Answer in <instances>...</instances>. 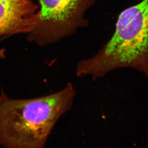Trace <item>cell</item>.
Segmentation results:
<instances>
[{"label":"cell","instance_id":"obj_1","mask_svg":"<svg viewBox=\"0 0 148 148\" xmlns=\"http://www.w3.org/2000/svg\"><path fill=\"white\" fill-rule=\"evenodd\" d=\"M76 91L71 83L61 91L38 98L13 99L0 95V146L44 148L60 118L73 106Z\"/></svg>","mask_w":148,"mask_h":148},{"label":"cell","instance_id":"obj_4","mask_svg":"<svg viewBox=\"0 0 148 148\" xmlns=\"http://www.w3.org/2000/svg\"><path fill=\"white\" fill-rule=\"evenodd\" d=\"M38 8L31 0H0V38L31 32Z\"/></svg>","mask_w":148,"mask_h":148},{"label":"cell","instance_id":"obj_5","mask_svg":"<svg viewBox=\"0 0 148 148\" xmlns=\"http://www.w3.org/2000/svg\"><path fill=\"white\" fill-rule=\"evenodd\" d=\"M5 57V50L4 49H0V58L3 59Z\"/></svg>","mask_w":148,"mask_h":148},{"label":"cell","instance_id":"obj_2","mask_svg":"<svg viewBox=\"0 0 148 148\" xmlns=\"http://www.w3.org/2000/svg\"><path fill=\"white\" fill-rule=\"evenodd\" d=\"M138 70L148 78V0L123 10L109 41L91 58L80 61L76 75L94 80L121 68Z\"/></svg>","mask_w":148,"mask_h":148},{"label":"cell","instance_id":"obj_3","mask_svg":"<svg viewBox=\"0 0 148 148\" xmlns=\"http://www.w3.org/2000/svg\"><path fill=\"white\" fill-rule=\"evenodd\" d=\"M40 8L27 40L41 47L58 42L88 27L87 11L96 0H38Z\"/></svg>","mask_w":148,"mask_h":148}]
</instances>
